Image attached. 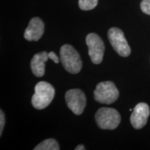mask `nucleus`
Wrapping results in <instances>:
<instances>
[{"instance_id": "1", "label": "nucleus", "mask_w": 150, "mask_h": 150, "mask_svg": "<svg viewBox=\"0 0 150 150\" xmlns=\"http://www.w3.org/2000/svg\"><path fill=\"white\" fill-rule=\"evenodd\" d=\"M55 90L51 84L46 81L38 82L35 86L31 103L35 108L42 110L47 107L53 100Z\"/></svg>"}, {"instance_id": "2", "label": "nucleus", "mask_w": 150, "mask_h": 150, "mask_svg": "<svg viewBox=\"0 0 150 150\" xmlns=\"http://www.w3.org/2000/svg\"><path fill=\"white\" fill-rule=\"evenodd\" d=\"M60 59L63 67L71 74H77L81 70L82 61L79 54L70 45H64L61 47Z\"/></svg>"}, {"instance_id": "3", "label": "nucleus", "mask_w": 150, "mask_h": 150, "mask_svg": "<svg viewBox=\"0 0 150 150\" xmlns=\"http://www.w3.org/2000/svg\"><path fill=\"white\" fill-rule=\"evenodd\" d=\"M95 120L100 129L112 130L120 125L121 117L119 112L115 108L103 107L97 111Z\"/></svg>"}, {"instance_id": "4", "label": "nucleus", "mask_w": 150, "mask_h": 150, "mask_svg": "<svg viewBox=\"0 0 150 150\" xmlns=\"http://www.w3.org/2000/svg\"><path fill=\"white\" fill-rule=\"evenodd\" d=\"M118 97L119 91L114 83L109 81L99 83L94 91V98L100 104H111Z\"/></svg>"}, {"instance_id": "5", "label": "nucleus", "mask_w": 150, "mask_h": 150, "mask_svg": "<svg viewBox=\"0 0 150 150\" xmlns=\"http://www.w3.org/2000/svg\"><path fill=\"white\" fill-rule=\"evenodd\" d=\"M108 38L112 48L120 56L127 57L131 54V47L121 29L112 27L108 30Z\"/></svg>"}, {"instance_id": "6", "label": "nucleus", "mask_w": 150, "mask_h": 150, "mask_svg": "<svg viewBox=\"0 0 150 150\" xmlns=\"http://www.w3.org/2000/svg\"><path fill=\"white\" fill-rule=\"evenodd\" d=\"M86 45L88 47V54L94 64L102 63L104 53V44L102 39L96 33H89L86 38Z\"/></svg>"}, {"instance_id": "7", "label": "nucleus", "mask_w": 150, "mask_h": 150, "mask_svg": "<svg viewBox=\"0 0 150 150\" xmlns=\"http://www.w3.org/2000/svg\"><path fill=\"white\" fill-rule=\"evenodd\" d=\"M65 101L68 108L75 115L83 113L86 105L85 94L79 89L69 90L65 93Z\"/></svg>"}, {"instance_id": "8", "label": "nucleus", "mask_w": 150, "mask_h": 150, "mask_svg": "<svg viewBox=\"0 0 150 150\" xmlns=\"http://www.w3.org/2000/svg\"><path fill=\"white\" fill-rule=\"evenodd\" d=\"M150 113L149 106L146 103H139L135 106L130 117V122L133 127L140 129L147 122Z\"/></svg>"}, {"instance_id": "9", "label": "nucleus", "mask_w": 150, "mask_h": 150, "mask_svg": "<svg viewBox=\"0 0 150 150\" xmlns=\"http://www.w3.org/2000/svg\"><path fill=\"white\" fill-rule=\"evenodd\" d=\"M45 31V24L39 18H33L24 31V37L28 41H38L42 37Z\"/></svg>"}, {"instance_id": "10", "label": "nucleus", "mask_w": 150, "mask_h": 150, "mask_svg": "<svg viewBox=\"0 0 150 150\" xmlns=\"http://www.w3.org/2000/svg\"><path fill=\"white\" fill-rule=\"evenodd\" d=\"M49 59L48 53L46 52L35 54L31 61V69L33 74L37 77H41L45 72V63Z\"/></svg>"}, {"instance_id": "11", "label": "nucleus", "mask_w": 150, "mask_h": 150, "mask_svg": "<svg viewBox=\"0 0 150 150\" xmlns=\"http://www.w3.org/2000/svg\"><path fill=\"white\" fill-rule=\"evenodd\" d=\"M60 149L59 144L56 140L50 138L43 140L40 143H39L34 150H59Z\"/></svg>"}, {"instance_id": "12", "label": "nucleus", "mask_w": 150, "mask_h": 150, "mask_svg": "<svg viewBox=\"0 0 150 150\" xmlns=\"http://www.w3.org/2000/svg\"><path fill=\"white\" fill-rule=\"evenodd\" d=\"M98 4V0H79V6L83 11L94 9Z\"/></svg>"}, {"instance_id": "13", "label": "nucleus", "mask_w": 150, "mask_h": 150, "mask_svg": "<svg viewBox=\"0 0 150 150\" xmlns=\"http://www.w3.org/2000/svg\"><path fill=\"white\" fill-rule=\"evenodd\" d=\"M140 8L144 13L150 16V0H142Z\"/></svg>"}, {"instance_id": "14", "label": "nucleus", "mask_w": 150, "mask_h": 150, "mask_svg": "<svg viewBox=\"0 0 150 150\" xmlns=\"http://www.w3.org/2000/svg\"><path fill=\"white\" fill-rule=\"evenodd\" d=\"M0 135L1 136L2 131L5 125V116L2 110H0Z\"/></svg>"}, {"instance_id": "15", "label": "nucleus", "mask_w": 150, "mask_h": 150, "mask_svg": "<svg viewBox=\"0 0 150 150\" xmlns=\"http://www.w3.org/2000/svg\"><path fill=\"white\" fill-rule=\"evenodd\" d=\"M48 55H49V59L52 60V61H53L55 63H59L60 60L59 59V57H58V56L56 55L54 52H50V53H48Z\"/></svg>"}, {"instance_id": "16", "label": "nucleus", "mask_w": 150, "mask_h": 150, "mask_svg": "<svg viewBox=\"0 0 150 150\" xmlns=\"http://www.w3.org/2000/svg\"><path fill=\"white\" fill-rule=\"evenodd\" d=\"M86 149V148H85V147H84L83 145H78L77 147L75 148V149H76V150H83V149Z\"/></svg>"}]
</instances>
